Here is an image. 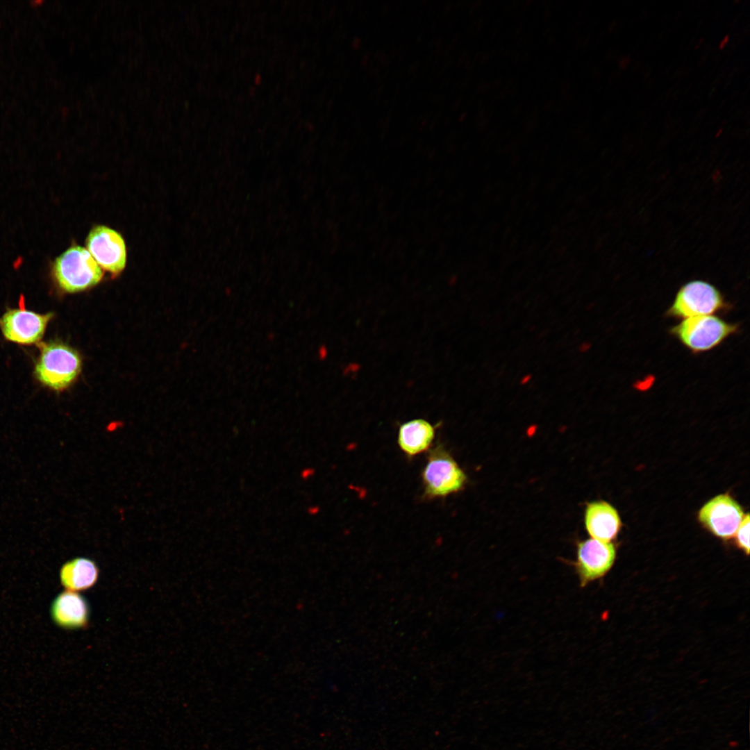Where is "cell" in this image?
Instances as JSON below:
<instances>
[{"mask_svg": "<svg viewBox=\"0 0 750 750\" xmlns=\"http://www.w3.org/2000/svg\"><path fill=\"white\" fill-rule=\"evenodd\" d=\"M576 560L571 565L578 578L581 588L603 577L612 568L616 558V549L610 542L594 538L576 542Z\"/></svg>", "mask_w": 750, "mask_h": 750, "instance_id": "8992f818", "label": "cell"}, {"mask_svg": "<svg viewBox=\"0 0 750 750\" xmlns=\"http://www.w3.org/2000/svg\"><path fill=\"white\" fill-rule=\"evenodd\" d=\"M744 517L741 506L728 494H720L708 501L699 510V522L717 537L733 536Z\"/></svg>", "mask_w": 750, "mask_h": 750, "instance_id": "ba28073f", "label": "cell"}, {"mask_svg": "<svg viewBox=\"0 0 750 750\" xmlns=\"http://www.w3.org/2000/svg\"><path fill=\"white\" fill-rule=\"evenodd\" d=\"M81 368V360L74 349L62 343H43L40 345L35 375L43 385L62 390L75 380Z\"/></svg>", "mask_w": 750, "mask_h": 750, "instance_id": "3957f363", "label": "cell"}, {"mask_svg": "<svg viewBox=\"0 0 750 750\" xmlns=\"http://www.w3.org/2000/svg\"><path fill=\"white\" fill-rule=\"evenodd\" d=\"M86 247L101 268L117 274L125 267L126 248L122 236L116 231L97 226L89 233Z\"/></svg>", "mask_w": 750, "mask_h": 750, "instance_id": "52a82bcc", "label": "cell"}, {"mask_svg": "<svg viewBox=\"0 0 750 750\" xmlns=\"http://www.w3.org/2000/svg\"><path fill=\"white\" fill-rule=\"evenodd\" d=\"M314 474V470L311 467L304 468L301 472V478L306 480L310 478Z\"/></svg>", "mask_w": 750, "mask_h": 750, "instance_id": "9a60e30c", "label": "cell"}, {"mask_svg": "<svg viewBox=\"0 0 750 750\" xmlns=\"http://www.w3.org/2000/svg\"><path fill=\"white\" fill-rule=\"evenodd\" d=\"M530 380V376H524L522 380V383H526Z\"/></svg>", "mask_w": 750, "mask_h": 750, "instance_id": "2e32d148", "label": "cell"}, {"mask_svg": "<svg viewBox=\"0 0 750 750\" xmlns=\"http://www.w3.org/2000/svg\"><path fill=\"white\" fill-rule=\"evenodd\" d=\"M728 36H726V38H724V40H722V43H721V44H720V47H721V48H722V47H724V46L725 43H726V42H727V39H728Z\"/></svg>", "mask_w": 750, "mask_h": 750, "instance_id": "e0dca14e", "label": "cell"}, {"mask_svg": "<svg viewBox=\"0 0 750 750\" xmlns=\"http://www.w3.org/2000/svg\"><path fill=\"white\" fill-rule=\"evenodd\" d=\"M749 515L747 513L735 533L737 544L747 555L749 553Z\"/></svg>", "mask_w": 750, "mask_h": 750, "instance_id": "5bb4252c", "label": "cell"}, {"mask_svg": "<svg viewBox=\"0 0 750 750\" xmlns=\"http://www.w3.org/2000/svg\"><path fill=\"white\" fill-rule=\"evenodd\" d=\"M99 574V567L94 560L79 557L62 565L60 570V580L67 590L84 591L95 585Z\"/></svg>", "mask_w": 750, "mask_h": 750, "instance_id": "4fadbf2b", "label": "cell"}, {"mask_svg": "<svg viewBox=\"0 0 750 750\" xmlns=\"http://www.w3.org/2000/svg\"><path fill=\"white\" fill-rule=\"evenodd\" d=\"M584 522L588 534L594 539L604 542L615 539L621 527L617 511L612 505L603 501L587 504Z\"/></svg>", "mask_w": 750, "mask_h": 750, "instance_id": "8fae6325", "label": "cell"}, {"mask_svg": "<svg viewBox=\"0 0 750 750\" xmlns=\"http://www.w3.org/2000/svg\"><path fill=\"white\" fill-rule=\"evenodd\" d=\"M90 613V606L85 597L70 590L60 593L51 606L52 619L56 625L65 629L88 626Z\"/></svg>", "mask_w": 750, "mask_h": 750, "instance_id": "30bf717a", "label": "cell"}, {"mask_svg": "<svg viewBox=\"0 0 750 750\" xmlns=\"http://www.w3.org/2000/svg\"><path fill=\"white\" fill-rule=\"evenodd\" d=\"M424 495L427 499L447 497L462 490L467 477L442 444L431 449L422 473Z\"/></svg>", "mask_w": 750, "mask_h": 750, "instance_id": "277c9868", "label": "cell"}, {"mask_svg": "<svg viewBox=\"0 0 750 750\" xmlns=\"http://www.w3.org/2000/svg\"><path fill=\"white\" fill-rule=\"evenodd\" d=\"M729 304L720 290L703 280H692L676 292L666 315L676 319L715 315L726 310Z\"/></svg>", "mask_w": 750, "mask_h": 750, "instance_id": "5b68a950", "label": "cell"}, {"mask_svg": "<svg viewBox=\"0 0 750 750\" xmlns=\"http://www.w3.org/2000/svg\"><path fill=\"white\" fill-rule=\"evenodd\" d=\"M52 275L58 287L74 293L96 285L103 271L84 247L74 245L57 257L52 265Z\"/></svg>", "mask_w": 750, "mask_h": 750, "instance_id": "7a4b0ae2", "label": "cell"}, {"mask_svg": "<svg viewBox=\"0 0 750 750\" xmlns=\"http://www.w3.org/2000/svg\"><path fill=\"white\" fill-rule=\"evenodd\" d=\"M52 313L39 314L24 306L10 309L0 318V328L4 337L13 342L31 344L43 336Z\"/></svg>", "mask_w": 750, "mask_h": 750, "instance_id": "9c48e42d", "label": "cell"}, {"mask_svg": "<svg viewBox=\"0 0 750 750\" xmlns=\"http://www.w3.org/2000/svg\"><path fill=\"white\" fill-rule=\"evenodd\" d=\"M434 438L435 428L429 422L414 419L400 425L397 442L401 450L411 457L428 449Z\"/></svg>", "mask_w": 750, "mask_h": 750, "instance_id": "7c38bea8", "label": "cell"}, {"mask_svg": "<svg viewBox=\"0 0 750 750\" xmlns=\"http://www.w3.org/2000/svg\"><path fill=\"white\" fill-rule=\"evenodd\" d=\"M739 326L715 315L682 319L669 333L693 353L710 351L738 331Z\"/></svg>", "mask_w": 750, "mask_h": 750, "instance_id": "6da1fadb", "label": "cell"}]
</instances>
